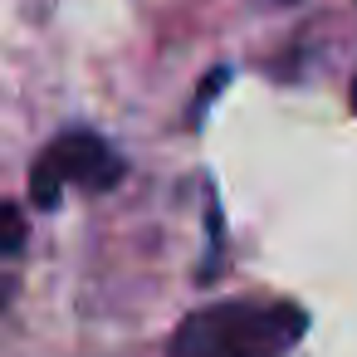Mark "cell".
<instances>
[{
  "label": "cell",
  "instance_id": "6da1fadb",
  "mask_svg": "<svg viewBox=\"0 0 357 357\" xmlns=\"http://www.w3.org/2000/svg\"><path fill=\"white\" fill-rule=\"evenodd\" d=\"M308 333V313L298 303H211L196 308L176 337L172 357H284Z\"/></svg>",
  "mask_w": 357,
  "mask_h": 357
},
{
  "label": "cell",
  "instance_id": "7a4b0ae2",
  "mask_svg": "<svg viewBox=\"0 0 357 357\" xmlns=\"http://www.w3.org/2000/svg\"><path fill=\"white\" fill-rule=\"evenodd\" d=\"M118 176H123V157L98 132H64L40 152V162L30 172V201L50 211V206H59L64 186L108 191Z\"/></svg>",
  "mask_w": 357,
  "mask_h": 357
},
{
  "label": "cell",
  "instance_id": "3957f363",
  "mask_svg": "<svg viewBox=\"0 0 357 357\" xmlns=\"http://www.w3.org/2000/svg\"><path fill=\"white\" fill-rule=\"evenodd\" d=\"M20 250H25V215L10 201H0V259L20 255Z\"/></svg>",
  "mask_w": 357,
  "mask_h": 357
},
{
  "label": "cell",
  "instance_id": "277c9868",
  "mask_svg": "<svg viewBox=\"0 0 357 357\" xmlns=\"http://www.w3.org/2000/svg\"><path fill=\"white\" fill-rule=\"evenodd\" d=\"M352 108H357V84H352Z\"/></svg>",
  "mask_w": 357,
  "mask_h": 357
},
{
  "label": "cell",
  "instance_id": "5b68a950",
  "mask_svg": "<svg viewBox=\"0 0 357 357\" xmlns=\"http://www.w3.org/2000/svg\"><path fill=\"white\" fill-rule=\"evenodd\" d=\"M0 294H6V289H0Z\"/></svg>",
  "mask_w": 357,
  "mask_h": 357
}]
</instances>
